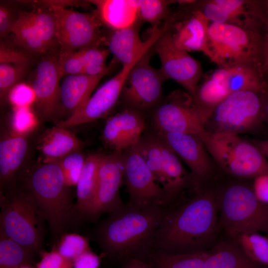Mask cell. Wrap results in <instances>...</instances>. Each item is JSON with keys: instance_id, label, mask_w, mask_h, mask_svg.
<instances>
[{"instance_id": "cell-28", "label": "cell", "mask_w": 268, "mask_h": 268, "mask_svg": "<svg viewBox=\"0 0 268 268\" xmlns=\"http://www.w3.org/2000/svg\"><path fill=\"white\" fill-rule=\"evenodd\" d=\"M104 154H90L85 160L76 184V209L80 218H85L93 203L98 183V171Z\"/></svg>"}, {"instance_id": "cell-48", "label": "cell", "mask_w": 268, "mask_h": 268, "mask_svg": "<svg viewBox=\"0 0 268 268\" xmlns=\"http://www.w3.org/2000/svg\"><path fill=\"white\" fill-rule=\"evenodd\" d=\"M267 18L266 22V34L264 37V48L262 56V67L264 75H268V0H267Z\"/></svg>"}, {"instance_id": "cell-13", "label": "cell", "mask_w": 268, "mask_h": 268, "mask_svg": "<svg viewBox=\"0 0 268 268\" xmlns=\"http://www.w3.org/2000/svg\"><path fill=\"white\" fill-rule=\"evenodd\" d=\"M149 49L132 69L121 97L128 108L140 112L156 107L160 103L165 79L159 69L150 64Z\"/></svg>"}, {"instance_id": "cell-3", "label": "cell", "mask_w": 268, "mask_h": 268, "mask_svg": "<svg viewBox=\"0 0 268 268\" xmlns=\"http://www.w3.org/2000/svg\"><path fill=\"white\" fill-rule=\"evenodd\" d=\"M25 189L56 236L61 235L80 218L60 167L53 162L38 163L26 177Z\"/></svg>"}, {"instance_id": "cell-5", "label": "cell", "mask_w": 268, "mask_h": 268, "mask_svg": "<svg viewBox=\"0 0 268 268\" xmlns=\"http://www.w3.org/2000/svg\"><path fill=\"white\" fill-rule=\"evenodd\" d=\"M264 43L261 33L233 24L209 22V59L218 67L240 64L262 67Z\"/></svg>"}, {"instance_id": "cell-12", "label": "cell", "mask_w": 268, "mask_h": 268, "mask_svg": "<svg viewBox=\"0 0 268 268\" xmlns=\"http://www.w3.org/2000/svg\"><path fill=\"white\" fill-rule=\"evenodd\" d=\"M124 182L129 194L128 206L143 208L166 207L165 193L156 180L136 144L124 151Z\"/></svg>"}, {"instance_id": "cell-18", "label": "cell", "mask_w": 268, "mask_h": 268, "mask_svg": "<svg viewBox=\"0 0 268 268\" xmlns=\"http://www.w3.org/2000/svg\"><path fill=\"white\" fill-rule=\"evenodd\" d=\"M192 3L190 10L172 14L168 31L178 48L188 53L201 52L209 58L208 28L210 22L195 5L192 6Z\"/></svg>"}, {"instance_id": "cell-40", "label": "cell", "mask_w": 268, "mask_h": 268, "mask_svg": "<svg viewBox=\"0 0 268 268\" xmlns=\"http://www.w3.org/2000/svg\"><path fill=\"white\" fill-rule=\"evenodd\" d=\"M37 125V121L29 106L14 107L10 119V131L25 135Z\"/></svg>"}, {"instance_id": "cell-6", "label": "cell", "mask_w": 268, "mask_h": 268, "mask_svg": "<svg viewBox=\"0 0 268 268\" xmlns=\"http://www.w3.org/2000/svg\"><path fill=\"white\" fill-rule=\"evenodd\" d=\"M0 206V231L35 252L40 250L44 219L32 196L12 189L1 197Z\"/></svg>"}, {"instance_id": "cell-2", "label": "cell", "mask_w": 268, "mask_h": 268, "mask_svg": "<svg viewBox=\"0 0 268 268\" xmlns=\"http://www.w3.org/2000/svg\"><path fill=\"white\" fill-rule=\"evenodd\" d=\"M166 209L159 205L136 208L126 204L110 213L97 231L103 253L124 262L133 258L146 260Z\"/></svg>"}, {"instance_id": "cell-34", "label": "cell", "mask_w": 268, "mask_h": 268, "mask_svg": "<svg viewBox=\"0 0 268 268\" xmlns=\"http://www.w3.org/2000/svg\"><path fill=\"white\" fill-rule=\"evenodd\" d=\"M180 0H135L140 20L151 24L152 28L159 25L163 20L166 21L171 16L169 5Z\"/></svg>"}, {"instance_id": "cell-30", "label": "cell", "mask_w": 268, "mask_h": 268, "mask_svg": "<svg viewBox=\"0 0 268 268\" xmlns=\"http://www.w3.org/2000/svg\"><path fill=\"white\" fill-rule=\"evenodd\" d=\"M208 251L168 254L151 253L146 260L153 268H205Z\"/></svg>"}, {"instance_id": "cell-25", "label": "cell", "mask_w": 268, "mask_h": 268, "mask_svg": "<svg viewBox=\"0 0 268 268\" xmlns=\"http://www.w3.org/2000/svg\"><path fill=\"white\" fill-rule=\"evenodd\" d=\"M96 7L95 14L102 24L115 31L133 26L140 20L135 0L88 1Z\"/></svg>"}, {"instance_id": "cell-32", "label": "cell", "mask_w": 268, "mask_h": 268, "mask_svg": "<svg viewBox=\"0 0 268 268\" xmlns=\"http://www.w3.org/2000/svg\"><path fill=\"white\" fill-rule=\"evenodd\" d=\"M228 95V93L220 82L209 76L198 85L193 97L206 121L213 110Z\"/></svg>"}, {"instance_id": "cell-38", "label": "cell", "mask_w": 268, "mask_h": 268, "mask_svg": "<svg viewBox=\"0 0 268 268\" xmlns=\"http://www.w3.org/2000/svg\"><path fill=\"white\" fill-rule=\"evenodd\" d=\"M55 248L65 258L72 262L84 252L91 250L88 239L75 233L62 235Z\"/></svg>"}, {"instance_id": "cell-43", "label": "cell", "mask_w": 268, "mask_h": 268, "mask_svg": "<svg viewBox=\"0 0 268 268\" xmlns=\"http://www.w3.org/2000/svg\"><path fill=\"white\" fill-rule=\"evenodd\" d=\"M8 99L14 107L29 106L35 101V95L32 87L19 83L10 91Z\"/></svg>"}, {"instance_id": "cell-42", "label": "cell", "mask_w": 268, "mask_h": 268, "mask_svg": "<svg viewBox=\"0 0 268 268\" xmlns=\"http://www.w3.org/2000/svg\"><path fill=\"white\" fill-rule=\"evenodd\" d=\"M40 261L36 268H72L73 262L63 256L55 248L50 252L40 251Z\"/></svg>"}, {"instance_id": "cell-20", "label": "cell", "mask_w": 268, "mask_h": 268, "mask_svg": "<svg viewBox=\"0 0 268 268\" xmlns=\"http://www.w3.org/2000/svg\"><path fill=\"white\" fill-rule=\"evenodd\" d=\"M155 133L186 163L195 180L210 174L211 162L203 141L198 136L182 133Z\"/></svg>"}, {"instance_id": "cell-11", "label": "cell", "mask_w": 268, "mask_h": 268, "mask_svg": "<svg viewBox=\"0 0 268 268\" xmlns=\"http://www.w3.org/2000/svg\"><path fill=\"white\" fill-rule=\"evenodd\" d=\"M51 10L55 18L60 54L105 44L106 37L102 33V23L95 13L80 12L64 7H54Z\"/></svg>"}, {"instance_id": "cell-41", "label": "cell", "mask_w": 268, "mask_h": 268, "mask_svg": "<svg viewBox=\"0 0 268 268\" xmlns=\"http://www.w3.org/2000/svg\"><path fill=\"white\" fill-rule=\"evenodd\" d=\"M58 58L59 65L63 76L84 74V64L78 51L59 54Z\"/></svg>"}, {"instance_id": "cell-7", "label": "cell", "mask_w": 268, "mask_h": 268, "mask_svg": "<svg viewBox=\"0 0 268 268\" xmlns=\"http://www.w3.org/2000/svg\"><path fill=\"white\" fill-rule=\"evenodd\" d=\"M202 141L214 160L228 174L246 178L268 174V160L264 154L238 134L207 132Z\"/></svg>"}, {"instance_id": "cell-24", "label": "cell", "mask_w": 268, "mask_h": 268, "mask_svg": "<svg viewBox=\"0 0 268 268\" xmlns=\"http://www.w3.org/2000/svg\"><path fill=\"white\" fill-rule=\"evenodd\" d=\"M25 135L10 131L1 136L0 140V188L11 187L16 179L28 151Z\"/></svg>"}, {"instance_id": "cell-45", "label": "cell", "mask_w": 268, "mask_h": 268, "mask_svg": "<svg viewBox=\"0 0 268 268\" xmlns=\"http://www.w3.org/2000/svg\"><path fill=\"white\" fill-rule=\"evenodd\" d=\"M252 189L261 202L268 204V174H262L254 178Z\"/></svg>"}, {"instance_id": "cell-31", "label": "cell", "mask_w": 268, "mask_h": 268, "mask_svg": "<svg viewBox=\"0 0 268 268\" xmlns=\"http://www.w3.org/2000/svg\"><path fill=\"white\" fill-rule=\"evenodd\" d=\"M11 33L15 44L33 52L45 54L50 49L45 44L31 22L27 11H19Z\"/></svg>"}, {"instance_id": "cell-26", "label": "cell", "mask_w": 268, "mask_h": 268, "mask_svg": "<svg viewBox=\"0 0 268 268\" xmlns=\"http://www.w3.org/2000/svg\"><path fill=\"white\" fill-rule=\"evenodd\" d=\"M83 146L84 143L73 133L55 125L42 134L37 149L42 155V162H50L81 151Z\"/></svg>"}, {"instance_id": "cell-51", "label": "cell", "mask_w": 268, "mask_h": 268, "mask_svg": "<svg viewBox=\"0 0 268 268\" xmlns=\"http://www.w3.org/2000/svg\"><path fill=\"white\" fill-rule=\"evenodd\" d=\"M268 160V140H256L253 142Z\"/></svg>"}, {"instance_id": "cell-22", "label": "cell", "mask_w": 268, "mask_h": 268, "mask_svg": "<svg viewBox=\"0 0 268 268\" xmlns=\"http://www.w3.org/2000/svg\"><path fill=\"white\" fill-rule=\"evenodd\" d=\"M111 69L98 75H67L64 78L60 87L59 113L66 116L65 120L84 105L100 80Z\"/></svg>"}, {"instance_id": "cell-14", "label": "cell", "mask_w": 268, "mask_h": 268, "mask_svg": "<svg viewBox=\"0 0 268 268\" xmlns=\"http://www.w3.org/2000/svg\"><path fill=\"white\" fill-rule=\"evenodd\" d=\"M124 151L104 154L100 163L96 194L85 219L96 220L104 213H111L125 205L120 195L124 182Z\"/></svg>"}, {"instance_id": "cell-23", "label": "cell", "mask_w": 268, "mask_h": 268, "mask_svg": "<svg viewBox=\"0 0 268 268\" xmlns=\"http://www.w3.org/2000/svg\"><path fill=\"white\" fill-rule=\"evenodd\" d=\"M214 0L225 10L226 23L259 33L264 26H266L267 0Z\"/></svg>"}, {"instance_id": "cell-36", "label": "cell", "mask_w": 268, "mask_h": 268, "mask_svg": "<svg viewBox=\"0 0 268 268\" xmlns=\"http://www.w3.org/2000/svg\"><path fill=\"white\" fill-rule=\"evenodd\" d=\"M238 245L252 259L268 267V239L256 233L237 237Z\"/></svg>"}, {"instance_id": "cell-8", "label": "cell", "mask_w": 268, "mask_h": 268, "mask_svg": "<svg viewBox=\"0 0 268 268\" xmlns=\"http://www.w3.org/2000/svg\"><path fill=\"white\" fill-rule=\"evenodd\" d=\"M263 122L261 93L240 91L228 95L213 110L205 122L211 134H231L250 132Z\"/></svg>"}, {"instance_id": "cell-19", "label": "cell", "mask_w": 268, "mask_h": 268, "mask_svg": "<svg viewBox=\"0 0 268 268\" xmlns=\"http://www.w3.org/2000/svg\"><path fill=\"white\" fill-rule=\"evenodd\" d=\"M168 21L163 26L156 25L152 28L149 37L142 41L139 36L138 23L118 30L112 31L106 37L105 44L108 47L113 59L122 66L130 64L146 53L153 47L158 38L169 28Z\"/></svg>"}, {"instance_id": "cell-49", "label": "cell", "mask_w": 268, "mask_h": 268, "mask_svg": "<svg viewBox=\"0 0 268 268\" xmlns=\"http://www.w3.org/2000/svg\"><path fill=\"white\" fill-rule=\"evenodd\" d=\"M122 268H153L148 262L140 258H133L125 262Z\"/></svg>"}, {"instance_id": "cell-35", "label": "cell", "mask_w": 268, "mask_h": 268, "mask_svg": "<svg viewBox=\"0 0 268 268\" xmlns=\"http://www.w3.org/2000/svg\"><path fill=\"white\" fill-rule=\"evenodd\" d=\"M84 64V74L95 76L111 69L117 63L113 59L107 67L106 61L110 52L108 49L92 46L78 50Z\"/></svg>"}, {"instance_id": "cell-27", "label": "cell", "mask_w": 268, "mask_h": 268, "mask_svg": "<svg viewBox=\"0 0 268 268\" xmlns=\"http://www.w3.org/2000/svg\"><path fill=\"white\" fill-rule=\"evenodd\" d=\"M225 75L220 82L228 93L253 91L263 93L267 81L261 66L253 64H240L224 67Z\"/></svg>"}, {"instance_id": "cell-39", "label": "cell", "mask_w": 268, "mask_h": 268, "mask_svg": "<svg viewBox=\"0 0 268 268\" xmlns=\"http://www.w3.org/2000/svg\"><path fill=\"white\" fill-rule=\"evenodd\" d=\"M28 67L0 64V99L1 104L7 99L12 88L20 83Z\"/></svg>"}, {"instance_id": "cell-52", "label": "cell", "mask_w": 268, "mask_h": 268, "mask_svg": "<svg viewBox=\"0 0 268 268\" xmlns=\"http://www.w3.org/2000/svg\"><path fill=\"white\" fill-rule=\"evenodd\" d=\"M19 268H33L30 267V266H23V267H20Z\"/></svg>"}, {"instance_id": "cell-10", "label": "cell", "mask_w": 268, "mask_h": 268, "mask_svg": "<svg viewBox=\"0 0 268 268\" xmlns=\"http://www.w3.org/2000/svg\"><path fill=\"white\" fill-rule=\"evenodd\" d=\"M205 122L193 96L181 90L171 92L155 108L152 117L156 132L191 134L202 140L207 133Z\"/></svg>"}, {"instance_id": "cell-4", "label": "cell", "mask_w": 268, "mask_h": 268, "mask_svg": "<svg viewBox=\"0 0 268 268\" xmlns=\"http://www.w3.org/2000/svg\"><path fill=\"white\" fill-rule=\"evenodd\" d=\"M217 203L220 223L229 237L268 232V204L257 198L252 188L231 185L217 195Z\"/></svg>"}, {"instance_id": "cell-17", "label": "cell", "mask_w": 268, "mask_h": 268, "mask_svg": "<svg viewBox=\"0 0 268 268\" xmlns=\"http://www.w3.org/2000/svg\"><path fill=\"white\" fill-rule=\"evenodd\" d=\"M63 77L58 57L43 58L35 69L30 86L34 93L38 114L44 120H52L59 113L60 81Z\"/></svg>"}, {"instance_id": "cell-33", "label": "cell", "mask_w": 268, "mask_h": 268, "mask_svg": "<svg viewBox=\"0 0 268 268\" xmlns=\"http://www.w3.org/2000/svg\"><path fill=\"white\" fill-rule=\"evenodd\" d=\"M0 238V268L30 266L34 250L9 238L1 231Z\"/></svg>"}, {"instance_id": "cell-21", "label": "cell", "mask_w": 268, "mask_h": 268, "mask_svg": "<svg viewBox=\"0 0 268 268\" xmlns=\"http://www.w3.org/2000/svg\"><path fill=\"white\" fill-rule=\"evenodd\" d=\"M145 126L142 113L127 108L108 118L103 139L114 151L123 152L137 144Z\"/></svg>"}, {"instance_id": "cell-15", "label": "cell", "mask_w": 268, "mask_h": 268, "mask_svg": "<svg viewBox=\"0 0 268 268\" xmlns=\"http://www.w3.org/2000/svg\"><path fill=\"white\" fill-rule=\"evenodd\" d=\"M168 29L153 46L160 60L159 70L165 80H175L193 96L202 77L201 66L188 52L175 46Z\"/></svg>"}, {"instance_id": "cell-44", "label": "cell", "mask_w": 268, "mask_h": 268, "mask_svg": "<svg viewBox=\"0 0 268 268\" xmlns=\"http://www.w3.org/2000/svg\"><path fill=\"white\" fill-rule=\"evenodd\" d=\"M29 60L24 53L0 44V64L28 67Z\"/></svg>"}, {"instance_id": "cell-50", "label": "cell", "mask_w": 268, "mask_h": 268, "mask_svg": "<svg viewBox=\"0 0 268 268\" xmlns=\"http://www.w3.org/2000/svg\"><path fill=\"white\" fill-rule=\"evenodd\" d=\"M265 91L261 93L263 122L268 124V80Z\"/></svg>"}, {"instance_id": "cell-29", "label": "cell", "mask_w": 268, "mask_h": 268, "mask_svg": "<svg viewBox=\"0 0 268 268\" xmlns=\"http://www.w3.org/2000/svg\"><path fill=\"white\" fill-rule=\"evenodd\" d=\"M205 268H268L250 258L238 245L222 242L208 251Z\"/></svg>"}, {"instance_id": "cell-46", "label": "cell", "mask_w": 268, "mask_h": 268, "mask_svg": "<svg viewBox=\"0 0 268 268\" xmlns=\"http://www.w3.org/2000/svg\"><path fill=\"white\" fill-rule=\"evenodd\" d=\"M100 257L91 250L80 255L73 261L72 268H99Z\"/></svg>"}, {"instance_id": "cell-37", "label": "cell", "mask_w": 268, "mask_h": 268, "mask_svg": "<svg viewBox=\"0 0 268 268\" xmlns=\"http://www.w3.org/2000/svg\"><path fill=\"white\" fill-rule=\"evenodd\" d=\"M79 151L69 154L66 156L53 161L60 167L66 184L68 187L76 186L86 157Z\"/></svg>"}, {"instance_id": "cell-16", "label": "cell", "mask_w": 268, "mask_h": 268, "mask_svg": "<svg viewBox=\"0 0 268 268\" xmlns=\"http://www.w3.org/2000/svg\"><path fill=\"white\" fill-rule=\"evenodd\" d=\"M144 55L132 63L123 66L121 69L102 84L81 108L56 125L68 129L105 116L114 108L121 98L123 88L132 69Z\"/></svg>"}, {"instance_id": "cell-9", "label": "cell", "mask_w": 268, "mask_h": 268, "mask_svg": "<svg viewBox=\"0 0 268 268\" xmlns=\"http://www.w3.org/2000/svg\"><path fill=\"white\" fill-rule=\"evenodd\" d=\"M136 146L163 188L167 205L195 180L186 170L177 155L156 133L141 137Z\"/></svg>"}, {"instance_id": "cell-47", "label": "cell", "mask_w": 268, "mask_h": 268, "mask_svg": "<svg viewBox=\"0 0 268 268\" xmlns=\"http://www.w3.org/2000/svg\"><path fill=\"white\" fill-rule=\"evenodd\" d=\"M15 20L11 18L9 10L5 6H0V37H5L10 33Z\"/></svg>"}, {"instance_id": "cell-1", "label": "cell", "mask_w": 268, "mask_h": 268, "mask_svg": "<svg viewBox=\"0 0 268 268\" xmlns=\"http://www.w3.org/2000/svg\"><path fill=\"white\" fill-rule=\"evenodd\" d=\"M218 212L217 195L210 191L197 193L178 207L166 209L149 255L204 251L215 233Z\"/></svg>"}]
</instances>
